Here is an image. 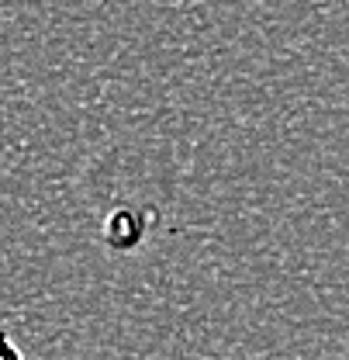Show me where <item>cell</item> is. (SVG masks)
I'll list each match as a JSON object with an SVG mask.
<instances>
[{"label": "cell", "mask_w": 349, "mask_h": 360, "mask_svg": "<svg viewBox=\"0 0 349 360\" xmlns=\"http://www.w3.org/2000/svg\"><path fill=\"white\" fill-rule=\"evenodd\" d=\"M149 232V212L142 208H131V205H121L114 208L107 219H104V243L118 253H131L138 250V243L145 239Z\"/></svg>", "instance_id": "6da1fadb"}, {"label": "cell", "mask_w": 349, "mask_h": 360, "mask_svg": "<svg viewBox=\"0 0 349 360\" xmlns=\"http://www.w3.org/2000/svg\"><path fill=\"white\" fill-rule=\"evenodd\" d=\"M0 360H25V354L18 350V343L11 340V333L0 326Z\"/></svg>", "instance_id": "7a4b0ae2"}]
</instances>
